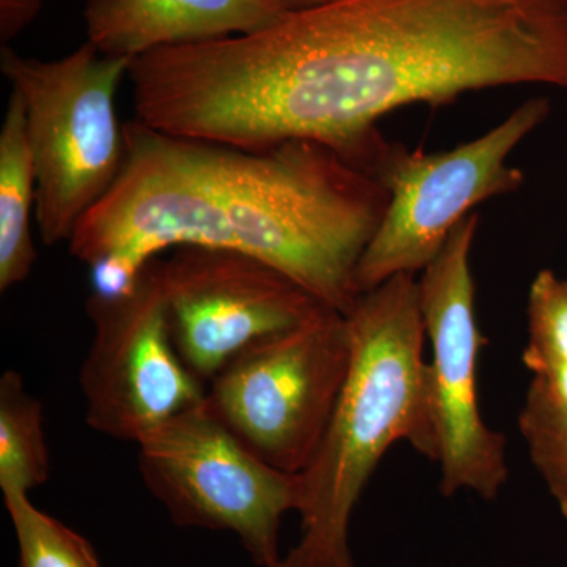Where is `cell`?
Masks as SVG:
<instances>
[{"label":"cell","mask_w":567,"mask_h":567,"mask_svg":"<svg viewBox=\"0 0 567 567\" xmlns=\"http://www.w3.org/2000/svg\"><path fill=\"white\" fill-rule=\"evenodd\" d=\"M347 317L352 360L333 416L301 473V539L290 567H353L350 520L394 443L436 462L439 442L415 275L361 295Z\"/></svg>","instance_id":"cell-3"},{"label":"cell","mask_w":567,"mask_h":567,"mask_svg":"<svg viewBox=\"0 0 567 567\" xmlns=\"http://www.w3.org/2000/svg\"><path fill=\"white\" fill-rule=\"evenodd\" d=\"M125 162L78 224L70 252L142 271L158 254L208 246L248 254L349 315L358 265L390 193L341 152L308 140L245 151L123 125Z\"/></svg>","instance_id":"cell-2"},{"label":"cell","mask_w":567,"mask_h":567,"mask_svg":"<svg viewBox=\"0 0 567 567\" xmlns=\"http://www.w3.org/2000/svg\"><path fill=\"white\" fill-rule=\"evenodd\" d=\"M91 349L81 368L85 420L93 431L137 443L203 404L207 388L182 360L171 334L158 259L125 297L91 295Z\"/></svg>","instance_id":"cell-9"},{"label":"cell","mask_w":567,"mask_h":567,"mask_svg":"<svg viewBox=\"0 0 567 567\" xmlns=\"http://www.w3.org/2000/svg\"><path fill=\"white\" fill-rule=\"evenodd\" d=\"M477 227L476 213L458 224L417 279V293L432 349L429 375L440 492L453 496L466 491L494 499L507 481L506 440L484 421L477 395V360L486 344L477 324L472 271Z\"/></svg>","instance_id":"cell-8"},{"label":"cell","mask_w":567,"mask_h":567,"mask_svg":"<svg viewBox=\"0 0 567 567\" xmlns=\"http://www.w3.org/2000/svg\"><path fill=\"white\" fill-rule=\"evenodd\" d=\"M20 567H102L95 548L80 533L41 511L22 494L3 495Z\"/></svg>","instance_id":"cell-14"},{"label":"cell","mask_w":567,"mask_h":567,"mask_svg":"<svg viewBox=\"0 0 567 567\" xmlns=\"http://www.w3.org/2000/svg\"><path fill=\"white\" fill-rule=\"evenodd\" d=\"M350 360L347 317L327 306L241 350L208 382L207 405L267 464L301 475L333 416Z\"/></svg>","instance_id":"cell-6"},{"label":"cell","mask_w":567,"mask_h":567,"mask_svg":"<svg viewBox=\"0 0 567 567\" xmlns=\"http://www.w3.org/2000/svg\"><path fill=\"white\" fill-rule=\"evenodd\" d=\"M274 567H290V566H287L286 563L282 561H279L278 565L274 566Z\"/></svg>","instance_id":"cell-18"},{"label":"cell","mask_w":567,"mask_h":567,"mask_svg":"<svg viewBox=\"0 0 567 567\" xmlns=\"http://www.w3.org/2000/svg\"><path fill=\"white\" fill-rule=\"evenodd\" d=\"M43 405L28 393L17 371L0 377V488L29 495L50 480Z\"/></svg>","instance_id":"cell-13"},{"label":"cell","mask_w":567,"mask_h":567,"mask_svg":"<svg viewBox=\"0 0 567 567\" xmlns=\"http://www.w3.org/2000/svg\"><path fill=\"white\" fill-rule=\"evenodd\" d=\"M548 114L547 99L528 100L491 132L443 152L383 141L368 171L385 186L390 203L358 265L360 292L423 271L477 205L518 192L525 175L507 159Z\"/></svg>","instance_id":"cell-5"},{"label":"cell","mask_w":567,"mask_h":567,"mask_svg":"<svg viewBox=\"0 0 567 567\" xmlns=\"http://www.w3.org/2000/svg\"><path fill=\"white\" fill-rule=\"evenodd\" d=\"M158 275L175 349L204 383L246 347L327 308L282 271L230 249L181 246L158 259Z\"/></svg>","instance_id":"cell-10"},{"label":"cell","mask_w":567,"mask_h":567,"mask_svg":"<svg viewBox=\"0 0 567 567\" xmlns=\"http://www.w3.org/2000/svg\"><path fill=\"white\" fill-rule=\"evenodd\" d=\"M43 6V0H0V37L14 39L24 31Z\"/></svg>","instance_id":"cell-16"},{"label":"cell","mask_w":567,"mask_h":567,"mask_svg":"<svg viewBox=\"0 0 567 567\" xmlns=\"http://www.w3.org/2000/svg\"><path fill=\"white\" fill-rule=\"evenodd\" d=\"M518 427L533 464L567 520V406L529 385Z\"/></svg>","instance_id":"cell-15"},{"label":"cell","mask_w":567,"mask_h":567,"mask_svg":"<svg viewBox=\"0 0 567 567\" xmlns=\"http://www.w3.org/2000/svg\"><path fill=\"white\" fill-rule=\"evenodd\" d=\"M136 445L142 481L175 524L234 533L257 566L281 561L279 528L287 513H298L301 476L257 456L207 399Z\"/></svg>","instance_id":"cell-7"},{"label":"cell","mask_w":567,"mask_h":567,"mask_svg":"<svg viewBox=\"0 0 567 567\" xmlns=\"http://www.w3.org/2000/svg\"><path fill=\"white\" fill-rule=\"evenodd\" d=\"M130 59L85 43L58 61L0 52V70L25 106L37 173L35 221L48 246L69 241L81 219L106 196L125 162L115 95Z\"/></svg>","instance_id":"cell-4"},{"label":"cell","mask_w":567,"mask_h":567,"mask_svg":"<svg viewBox=\"0 0 567 567\" xmlns=\"http://www.w3.org/2000/svg\"><path fill=\"white\" fill-rule=\"evenodd\" d=\"M175 122L265 151L322 142L363 167L377 122L514 85L567 89V0H328L245 35L175 48Z\"/></svg>","instance_id":"cell-1"},{"label":"cell","mask_w":567,"mask_h":567,"mask_svg":"<svg viewBox=\"0 0 567 567\" xmlns=\"http://www.w3.org/2000/svg\"><path fill=\"white\" fill-rule=\"evenodd\" d=\"M286 11L279 0H87L84 20L96 50L133 61L162 48L257 32Z\"/></svg>","instance_id":"cell-11"},{"label":"cell","mask_w":567,"mask_h":567,"mask_svg":"<svg viewBox=\"0 0 567 567\" xmlns=\"http://www.w3.org/2000/svg\"><path fill=\"white\" fill-rule=\"evenodd\" d=\"M35 210L37 173L25 106L11 91L0 130V292L32 274L37 262L31 229Z\"/></svg>","instance_id":"cell-12"},{"label":"cell","mask_w":567,"mask_h":567,"mask_svg":"<svg viewBox=\"0 0 567 567\" xmlns=\"http://www.w3.org/2000/svg\"><path fill=\"white\" fill-rule=\"evenodd\" d=\"M287 10L306 9V7L319 6L328 0H279Z\"/></svg>","instance_id":"cell-17"}]
</instances>
